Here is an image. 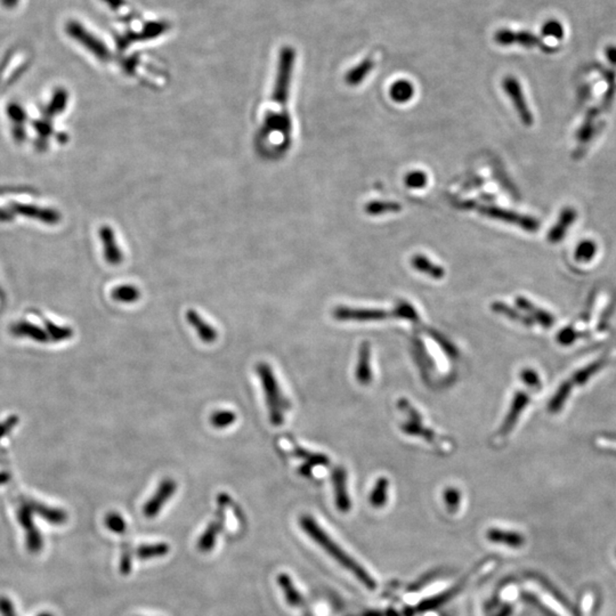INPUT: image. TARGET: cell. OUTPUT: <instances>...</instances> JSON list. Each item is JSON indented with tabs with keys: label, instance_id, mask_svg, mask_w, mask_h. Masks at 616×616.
Listing matches in <instances>:
<instances>
[{
	"label": "cell",
	"instance_id": "cell-20",
	"mask_svg": "<svg viewBox=\"0 0 616 616\" xmlns=\"http://www.w3.org/2000/svg\"><path fill=\"white\" fill-rule=\"evenodd\" d=\"M608 357H603L601 359H596L595 362L590 363L588 366L575 372L572 376L570 381H571L573 386H582V385L586 384L589 381L590 378L593 377L596 373H598L601 368L608 366Z\"/></svg>",
	"mask_w": 616,
	"mask_h": 616
},
{
	"label": "cell",
	"instance_id": "cell-56",
	"mask_svg": "<svg viewBox=\"0 0 616 616\" xmlns=\"http://www.w3.org/2000/svg\"><path fill=\"white\" fill-rule=\"evenodd\" d=\"M112 9H119L124 5V0H104Z\"/></svg>",
	"mask_w": 616,
	"mask_h": 616
},
{
	"label": "cell",
	"instance_id": "cell-8",
	"mask_svg": "<svg viewBox=\"0 0 616 616\" xmlns=\"http://www.w3.org/2000/svg\"><path fill=\"white\" fill-rule=\"evenodd\" d=\"M177 491V483L172 478H166L161 482L153 496L148 499L143 507V513L148 520L155 518L160 513L162 508L167 505L172 496Z\"/></svg>",
	"mask_w": 616,
	"mask_h": 616
},
{
	"label": "cell",
	"instance_id": "cell-34",
	"mask_svg": "<svg viewBox=\"0 0 616 616\" xmlns=\"http://www.w3.org/2000/svg\"><path fill=\"white\" fill-rule=\"evenodd\" d=\"M141 297V291L139 288L131 284H122L112 290V298L119 302L131 304L137 302Z\"/></svg>",
	"mask_w": 616,
	"mask_h": 616
},
{
	"label": "cell",
	"instance_id": "cell-25",
	"mask_svg": "<svg viewBox=\"0 0 616 616\" xmlns=\"http://www.w3.org/2000/svg\"><path fill=\"white\" fill-rule=\"evenodd\" d=\"M373 67H375V62L371 58L363 60L359 65L354 67L353 69L349 70L346 73L345 82H346L347 85L352 86V87L359 85L371 73Z\"/></svg>",
	"mask_w": 616,
	"mask_h": 616
},
{
	"label": "cell",
	"instance_id": "cell-51",
	"mask_svg": "<svg viewBox=\"0 0 616 616\" xmlns=\"http://www.w3.org/2000/svg\"><path fill=\"white\" fill-rule=\"evenodd\" d=\"M0 614L3 616H18L15 606L6 596H0Z\"/></svg>",
	"mask_w": 616,
	"mask_h": 616
},
{
	"label": "cell",
	"instance_id": "cell-37",
	"mask_svg": "<svg viewBox=\"0 0 616 616\" xmlns=\"http://www.w3.org/2000/svg\"><path fill=\"white\" fill-rule=\"evenodd\" d=\"M401 428L408 435L420 436V437L425 438V439L429 442H434L436 439L435 432H432V429L423 427L421 423L409 421V423H403Z\"/></svg>",
	"mask_w": 616,
	"mask_h": 616
},
{
	"label": "cell",
	"instance_id": "cell-55",
	"mask_svg": "<svg viewBox=\"0 0 616 616\" xmlns=\"http://www.w3.org/2000/svg\"><path fill=\"white\" fill-rule=\"evenodd\" d=\"M20 0H0V3L3 5V7L7 9H13L15 8L18 6V4Z\"/></svg>",
	"mask_w": 616,
	"mask_h": 616
},
{
	"label": "cell",
	"instance_id": "cell-14",
	"mask_svg": "<svg viewBox=\"0 0 616 616\" xmlns=\"http://www.w3.org/2000/svg\"><path fill=\"white\" fill-rule=\"evenodd\" d=\"M100 238L102 240L103 249H104V257L105 260L110 265H119L122 263L124 255L121 251L120 247L117 243L115 239V231L112 230L110 226H103L100 229Z\"/></svg>",
	"mask_w": 616,
	"mask_h": 616
},
{
	"label": "cell",
	"instance_id": "cell-12",
	"mask_svg": "<svg viewBox=\"0 0 616 616\" xmlns=\"http://www.w3.org/2000/svg\"><path fill=\"white\" fill-rule=\"evenodd\" d=\"M333 485L335 491V500L337 509L342 513L351 511L352 501L347 487V471L342 466L335 467L333 470Z\"/></svg>",
	"mask_w": 616,
	"mask_h": 616
},
{
	"label": "cell",
	"instance_id": "cell-30",
	"mask_svg": "<svg viewBox=\"0 0 616 616\" xmlns=\"http://www.w3.org/2000/svg\"><path fill=\"white\" fill-rule=\"evenodd\" d=\"M573 385L571 381H564L560 386L558 387L556 393L553 394V397L550 399L548 404V410L551 413H557L559 411L564 408L565 403L567 402L568 397L571 395Z\"/></svg>",
	"mask_w": 616,
	"mask_h": 616
},
{
	"label": "cell",
	"instance_id": "cell-38",
	"mask_svg": "<svg viewBox=\"0 0 616 616\" xmlns=\"http://www.w3.org/2000/svg\"><path fill=\"white\" fill-rule=\"evenodd\" d=\"M236 414L230 410L216 411L210 417V423L214 428L224 429L232 426L236 423Z\"/></svg>",
	"mask_w": 616,
	"mask_h": 616
},
{
	"label": "cell",
	"instance_id": "cell-2",
	"mask_svg": "<svg viewBox=\"0 0 616 616\" xmlns=\"http://www.w3.org/2000/svg\"><path fill=\"white\" fill-rule=\"evenodd\" d=\"M260 383L265 393L266 404L269 409V421L273 426H281L285 420V413L290 409V403L282 393L281 387L273 368L267 363H259L256 368Z\"/></svg>",
	"mask_w": 616,
	"mask_h": 616
},
{
	"label": "cell",
	"instance_id": "cell-44",
	"mask_svg": "<svg viewBox=\"0 0 616 616\" xmlns=\"http://www.w3.org/2000/svg\"><path fill=\"white\" fill-rule=\"evenodd\" d=\"M105 525L110 531L117 534H122L127 530L124 517L118 513H110L105 517Z\"/></svg>",
	"mask_w": 616,
	"mask_h": 616
},
{
	"label": "cell",
	"instance_id": "cell-22",
	"mask_svg": "<svg viewBox=\"0 0 616 616\" xmlns=\"http://www.w3.org/2000/svg\"><path fill=\"white\" fill-rule=\"evenodd\" d=\"M411 264L418 272L428 275L434 280H441L445 276V269L441 265L432 263V260L423 255H416L411 259Z\"/></svg>",
	"mask_w": 616,
	"mask_h": 616
},
{
	"label": "cell",
	"instance_id": "cell-1",
	"mask_svg": "<svg viewBox=\"0 0 616 616\" xmlns=\"http://www.w3.org/2000/svg\"><path fill=\"white\" fill-rule=\"evenodd\" d=\"M300 525L302 531L305 532L306 534L312 540L314 541L317 546H320L331 558L335 559V562L342 565V567L346 568L348 572H351L354 577H357V580L362 583L363 586H366L370 590H375L377 588V583H376L375 579L366 572V570L363 568L362 565H359L353 557L349 556L319 525V522L313 517L309 516V515H302L300 518Z\"/></svg>",
	"mask_w": 616,
	"mask_h": 616
},
{
	"label": "cell",
	"instance_id": "cell-46",
	"mask_svg": "<svg viewBox=\"0 0 616 616\" xmlns=\"http://www.w3.org/2000/svg\"><path fill=\"white\" fill-rule=\"evenodd\" d=\"M520 378H522V383L534 390V392H538V390H541L542 384H541L540 376L533 368H524L520 372Z\"/></svg>",
	"mask_w": 616,
	"mask_h": 616
},
{
	"label": "cell",
	"instance_id": "cell-59",
	"mask_svg": "<svg viewBox=\"0 0 616 616\" xmlns=\"http://www.w3.org/2000/svg\"><path fill=\"white\" fill-rule=\"evenodd\" d=\"M37 616H54L53 614L49 613V612H43V613L38 614Z\"/></svg>",
	"mask_w": 616,
	"mask_h": 616
},
{
	"label": "cell",
	"instance_id": "cell-16",
	"mask_svg": "<svg viewBox=\"0 0 616 616\" xmlns=\"http://www.w3.org/2000/svg\"><path fill=\"white\" fill-rule=\"evenodd\" d=\"M516 305L520 309L525 312L526 314H529L532 320L538 321L539 323L546 329H549L555 324V317L551 313L535 306L531 300H527L525 297H517Z\"/></svg>",
	"mask_w": 616,
	"mask_h": 616
},
{
	"label": "cell",
	"instance_id": "cell-36",
	"mask_svg": "<svg viewBox=\"0 0 616 616\" xmlns=\"http://www.w3.org/2000/svg\"><path fill=\"white\" fill-rule=\"evenodd\" d=\"M597 255V245L592 240H583L575 248L574 257L579 263H589Z\"/></svg>",
	"mask_w": 616,
	"mask_h": 616
},
{
	"label": "cell",
	"instance_id": "cell-42",
	"mask_svg": "<svg viewBox=\"0 0 616 616\" xmlns=\"http://www.w3.org/2000/svg\"><path fill=\"white\" fill-rule=\"evenodd\" d=\"M404 183L409 188L420 190V188L426 186L427 183H428V176H427L426 172H421V170H414L405 176Z\"/></svg>",
	"mask_w": 616,
	"mask_h": 616
},
{
	"label": "cell",
	"instance_id": "cell-17",
	"mask_svg": "<svg viewBox=\"0 0 616 616\" xmlns=\"http://www.w3.org/2000/svg\"><path fill=\"white\" fill-rule=\"evenodd\" d=\"M186 320L191 326H193L199 338L205 344H212L217 339V330L210 326L207 321L203 320V316L197 311L188 309L186 312Z\"/></svg>",
	"mask_w": 616,
	"mask_h": 616
},
{
	"label": "cell",
	"instance_id": "cell-7",
	"mask_svg": "<svg viewBox=\"0 0 616 616\" xmlns=\"http://www.w3.org/2000/svg\"><path fill=\"white\" fill-rule=\"evenodd\" d=\"M496 43L501 46L520 45L526 49H533V47H540L544 49L546 53H551L555 51V49L550 46L544 45V41L535 36V34L527 32V31H520V32H515L513 30L508 29H502L496 32L494 36Z\"/></svg>",
	"mask_w": 616,
	"mask_h": 616
},
{
	"label": "cell",
	"instance_id": "cell-21",
	"mask_svg": "<svg viewBox=\"0 0 616 616\" xmlns=\"http://www.w3.org/2000/svg\"><path fill=\"white\" fill-rule=\"evenodd\" d=\"M278 583L282 591H283L284 596H285V601H287L288 604L293 606V608H300V606L304 605V601H304V597L298 591L296 586L293 584L291 577L288 574H278Z\"/></svg>",
	"mask_w": 616,
	"mask_h": 616
},
{
	"label": "cell",
	"instance_id": "cell-18",
	"mask_svg": "<svg viewBox=\"0 0 616 616\" xmlns=\"http://www.w3.org/2000/svg\"><path fill=\"white\" fill-rule=\"evenodd\" d=\"M487 538L493 544L509 548H520L525 542V538L520 533L509 530L489 529L487 532Z\"/></svg>",
	"mask_w": 616,
	"mask_h": 616
},
{
	"label": "cell",
	"instance_id": "cell-48",
	"mask_svg": "<svg viewBox=\"0 0 616 616\" xmlns=\"http://www.w3.org/2000/svg\"><path fill=\"white\" fill-rule=\"evenodd\" d=\"M7 115L15 122V124H20V126L27 119L25 110L22 109V106L18 105V104H8V106H7Z\"/></svg>",
	"mask_w": 616,
	"mask_h": 616
},
{
	"label": "cell",
	"instance_id": "cell-4",
	"mask_svg": "<svg viewBox=\"0 0 616 616\" xmlns=\"http://www.w3.org/2000/svg\"><path fill=\"white\" fill-rule=\"evenodd\" d=\"M480 214L492 219L516 225L526 232L534 233L540 230V222L532 216H526L508 209L499 208L496 205H483L480 207Z\"/></svg>",
	"mask_w": 616,
	"mask_h": 616
},
{
	"label": "cell",
	"instance_id": "cell-45",
	"mask_svg": "<svg viewBox=\"0 0 616 616\" xmlns=\"http://www.w3.org/2000/svg\"><path fill=\"white\" fill-rule=\"evenodd\" d=\"M443 499H444L447 509L451 513H456L459 509L460 502H461V493H460L459 489H456V487H447L443 493Z\"/></svg>",
	"mask_w": 616,
	"mask_h": 616
},
{
	"label": "cell",
	"instance_id": "cell-13",
	"mask_svg": "<svg viewBox=\"0 0 616 616\" xmlns=\"http://www.w3.org/2000/svg\"><path fill=\"white\" fill-rule=\"evenodd\" d=\"M530 402H531V397L526 392H517L515 394L511 409L508 411L505 421L502 423L501 428L499 430L500 435H508L513 430V427L520 419V414L522 413V411L525 410Z\"/></svg>",
	"mask_w": 616,
	"mask_h": 616
},
{
	"label": "cell",
	"instance_id": "cell-58",
	"mask_svg": "<svg viewBox=\"0 0 616 616\" xmlns=\"http://www.w3.org/2000/svg\"><path fill=\"white\" fill-rule=\"evenodd\" d=\"M9 480V475L7 473H0V485L6 484Z\"/></svg>",
	"mask_w": 616,
	"mask_h": 616
},
{
	"label": "cell",
	"instance_id": "cell-10",
	"mask_svg": "<svg viewBox=\"0 0 616 616\" xmlns=\"http://www.w3.org/2000/svg\"><path fill=\"white\" fill-rule=\"evenodd\" d=\"M218 513L214 520L209 522L207 529L203 531V535L198 540L197 547L203 553H208L214 549L217 542L218 535L223 532L225 526V505L222 499L218 496Z\"/></svg>",
	"mask_w": 616,
	"mask_h": 616
},
{
	"label": "cell",
	"instance_id": "cell-5",
	"mask_svg": "<svg viewBox=\"0 0 616 616\" xmlns=\"http://www.w3.org/2000/svg\"><path fill=\"white\" fill-rule=\"evenodd\" d=\"M67 34L72 39L77 40L80 45L93 53L96 58L102 60H108L110 58L109 49L106 46L97 39L94 34H91L85 27H82L79 22L70 21L67 25Z\"/></svg>",
	"mask_w": 616,
	"mask_h": 616
},
{
	"label": "cell",
	"instance_id": "cell-40",
	"mask_svg": "<svg viewBox=\"0 0 616 616\" xmlns=\"http://www.w3.org/2000/svg\"><path fill=\"white\" fill-rule=\"evenodd\" d=\"M392 312H393V317L405 319V320L412 321V322H419V314H418L417 309L411 305L410 302L402 300Z\"/></svg>",
	"mask_w": 616,
	"mask_h": 616
},
{
	"label": "cell",
	"instance_id": "cell-28",
	"mask_svg": "<svg viewBox=\"0 0 616 616\" xmlns=\"http://www.w3.org/2000/svg\"><path fill=\"white\" fill-rule=\"evenodd\" d=\"M413 95V84L409 80H405V79L397 80V82H394L393 85L390 86V96L394 102L399 103V104L408 103L409 101L412 100Z\"/></svg>",
	"mask_w": 616,
	"mask_h": 616
},
{
	"label": "cell",
	"instance_id": "cell-26",
	"mask_svg": "<svg viewBox=\"0 0 616 616\" xmlns=\"http://www.w3.org/2000/svg\"><path fill=\"white\" fill-rule=\"evenodd\" d=\"M16 212L27 216V217L36 218L39 221L45 222V223L54 224L60 219L58 212L51 209L39 208V207H32V205H18Z\"/></svg>",
	"mask_w": 616,
	"mask_h": 616
},
{
	"label": "cell",
	"instance_id": "cell-43",
	"mask_svg": "<svg viewBox=\"0 0 616 616\" xmlns=\"http://www.w3.org/2000/svg\"><path fill=\"white\" fill-rule=\"evenodd\" d=\"M542 36L555 40H562L565 36L564 27L557 20H549L542 27Z\"/></svg>",
	"mask_w": 616,
	"mask_h": 616
},
{
	"label": "cell",
	"instance_id": "cell-35",
	"mask_svg": "<svg viewBox=\"0 0 616 616\" xmlns=\"http://www.w3.org/2000/svg\"><path fill=\"white\" fill-rule=\"evenodd\" d=\"M364 210L370 216H381L390 212H399L402 210V205L395 201H371L366 205Z\"/></svg>",
	"mask_w": 616,
	"mask_h": 616
},
{
	"label": "cell",
	"instance_id": "cell-24",
	"mask_svg": "<svg viewBox=\"0 0 616 616\" xmlns=\"http://www.w3.org/2000/svg\"><path fill=\"white\" fill-rule=\"evenodd\" d=\"M13 335L18 337H27L34 339L36 342H46L49 340V335L39 326H34L30 322H18L11 328Z\"/></svg>",
	"mask_w": 616,
	"mask_h": 616
},
{
	"label": "cell",
	"instance_id": "cell-53",
	"mask_svg": "<svg viewBox=\"0 0 616 616\" xmlns=\"http://www.w3.org/2000/svg\"><path fill=\"white\" fill-rule=\"evenodd\" d=\"M18 423V417H11L5 423H0V439L6 435L7 432H11Z\"/></svg>",
	"mask_w": 616,
	"mask_h": 616
},
{
	"label": "cell",
	"instance_id": "cell-41",
	"mask_svg": "<svg viewBox=\"0 0 616 616\" xmlns=\"http://www.w3.org/2000/svg\"><path fill=\"white\" fill-rule=\"evenodd\" d=\"M45 324L47 328V335L55 342H62L72 337V330L67 326H56L51 321H46Z\"/></svg>",
	"mask_w": 616,
	"mask_h": 616
},
{
	"label": "cell",
	"instance_id": "cell-49",
	"mask_svg": "<svg viewBox=\"0 0 616 616\" xmlns=\"http://www.w3.org/2000/svg\"><path fill=\"white\" fill-rule=\"evenodd\" d=\"M430 335H432V338L435 339L437 344H439V346L443 348V351H444L449 357H458V351H456V347H454V345L451 344L445 337L438 335L437 333H432Z\"/></svg>",
	"mask_w": 616,
	"mask_h": 616
},
{
	"label": "cell",
	"instance_id": "cell-47",
	"mask_svg": "<svg viewBox=\"0 0 616 616\" xmlns=\"http://www.w3.org/2000/svg\"><path fill=\"white\" fill-rule=\"evenodd\" d=\"M582 337L580 333H577V330L574 329L573 326H566L564 329L559 331L556 339L559 344L563 346H570L577 342V339Z\"/></svg>",
	"mask_w": 616,
	"mask_h": 616
},
{
	"label": "cell",
	"instance_id": "cell-3",
	"mask_svg": "<svg viewBox=\"0 0 616 616\" xmlns=\"http://www.w3.org/2000/svg\"><path fill=\"white\" fill-rule=\"evenodd\" d=\"M296 60V51L290 46H285L280 51L278 56V75L273 91V102L281 108L283 113H289L287 110L288 98L290 91L291 76L293 65Z\"/></svg>",
	"mask_w": 616,
	"mask_h": 616
},
{
	"label": "cell",
	"instance_id": "cell-33",
	"mask_svg": "<svg viewBox=\"0 0 616 616\" xmlns=\"http://www.w3.org/2000/svg\"><path fill=\"white\" fill-rule=\"evenodd\" d=\"M388 489H390V482L386 477H380L377 480L371 494H370V503L372 507L383 508L386 505L387 499H388Z\"/></svg>",
	"mask_w": 616,
	"mask_h": 616
},
{
	"label": "cell",
	"instance_id": "cell-39",
	"mask_svg": "<svg viewBox=\"0 0 616 616\" xmlns=\"http://www.w3.org/2000/svg\"><path fill=\"white\" fill-rule=\"evenodd\" d=\"M68 93L64 89H58L55 91L54 96L51 98L47 108V115L54 117V115H60V112H63L67 108Z\"/></svg>",
	"mask_w": 616,
	"mask_h": 616
},
{
	"label": "cell",
	"instance_id": "cell-27",
	"mask_svg": "<svg viewBox=\"0 0 616 616\" xmlns=\"http://www.w3.org/2000/svg\"><path fill=\"white\" fill-rule=\"evenodd\" d=\"M491 309L494 313H496V314L503 315V316L508 317L509 320L520 322V323L524 324V326H531L534 324V321L532 320L529 315L522 314L518 309L511 307L506 302H493L492 305H491Z\"/></svg>",
	"mask_w": 616,
	"mask_h": 616
},
{
	"label": "cell",
	"instance_id": "cell-50",
	"mask_svg": "<svg viewBox=\"0 0 616 616\" xmlns=\"http://www.w3.org/2000/svg\"><path fill=\"white\" fill-rule=\"evenodd\" d=\"M399 408L401 410L404 411L406 413L410 416L411 420L410 421H413V423H421V416L418 413V411L410 404L408 399H402L399 401Z\"/></svg>",
	"mask_w": 616,
	"mask_h": 616
},
{
	"label": "cell",
	"instance_id": "cell-57",
	"mask_svg": "<svg viewBox=\"0 0 616 616\" xmlns=\"http://www.w3.org/2000/svg\"><path fill=\"white\" fill-rule=\"evenodd\" d=\"M511 614H513V606H511V605H506L505 608H502V610L494 616H511Z\"/></svg>",
	"mask_w": 616,
	"mask_h": 616
},
{
	"label": "cell",
	"instance_id": "cell-29",
	"mask_svg": "<svg viewBox=\"0 0 616 616\" xmlns=\"http://www.w3.org/2000/svg\"><path fill=\"white\" fill-rule=\"evenodd\" d=\"M167 27H168V25L166 23H163V22H153L151 25H148L137 36H126L124 38H122L120 41L121 47L124 49L126 46L129 45L131 41H136V40L139 39H152V38L160 36L161 34H163V31L167 30Z\"/></svg>",
	"mask_w": 616,
	"mask_h": 616
},
{
	"label": "cell",
	"instance_id": "cell-23",
	"mask_svg": "<svg viewBox=\"0 0 616 616\" xmlns=\"http://www.w3.org/2000/svg\"><path fill=\"white\" fill-rule=\"evenodd\" d=\"M27 503L30 506L31 509L34 513H38L39 516L43 517L44 520L55 524V525H60L63 522H67V513L58 508H51L49 506L41 505L39 502L34 501V500H27Z\"/></svg>",
	"mask_w": 616,
	"mask_h": 616
},
{
	"label": "cell",
	"instance_id": "cell-11",
	"mask_svg": "<svg viewBox=\"0 0 616 616\" xmlns=\"http://www.w3.org/2000/svg\"><path fill=\"white\" fill-rule=\"evenodd\" d=\"M18 518L27 533V547L31 553H36L43 548V539L39 531L36 529L32 520V511L27 501L23 502L18 509Z\"/></svg>",
	"mask_w": 616,
	"mask_h": 616
},
{
	"label": "cell",
	"instance_id": "cell-19",
	"mask_svg": "<svg viewBox=\"0 0 616 616\" xmlns=\"http://www.w3.org/2000/svg\"><path fill=\"white\" fill-rule=\"evenodd\" d=\"M371 346L368 342H363L359 347V363H357L355 377L361 385H368L372 381L371 364Z\"/></svg>",
	"mask_w": 616,
	"mask_h": 616
},
{
	"label": "cell",
	"instance_id": "cell-6",
	"mask_svg": "<svg viewBox=\"0 0 616 616\" xmlns=\"http://www.w3.org/2000/svg\"><path fill=\"white\" fill-rule=\"evenodd\" d=\"M502 87L508 97L513 101V106L518 113L520 120L522 124L530 127L534 122V118L532 115L531 109L527 105V102L525 100V95L522 91V85L515 77L507 76L502 82Z\"/></svg>",
	"mask_w": 616,
	"mask_h": 616
},
{
	"label": "cell",
	"instance_id": "cell-32",
	"mask_svg": "<svg viewBox=\"0 0 616 616\" xmlns=\"http://www.w3.org/2000/svg\"><path fill=\"white\" fill-rule=\"evenodd\" d=\"M293 454L300 458V459L305 460L304 465L309 466L312 468L315 467V466H328L330 463V459L328 456L322 454L309 452V451L302 449L296 443H293Z\"/></svg>",
	"mask_w": 616,
	"mask_h": 616
},
{
	"label": "cell",
	"instance_id": "cell-52",
	"mask_svg": "<svg viewBox=\"0 0 616 616\" xmlns=\"http://www.w3.org/2000/svg\"><path fill=\"white\" fill-rule=\"evenodd\" d=\"M34 128H36L37 131L43 139H47L51 135V124L46 120L37 121L36 124H34Z\"/></svg>",
	"mask_w": 616,
	"mask_h": 616
},
{
	"label": "cell",
	"instance_id": "cell-9",
	"mask_svg": "<svg viewBox=\"0 0 616 616\" xmlns=\"http://www.w3.org/2000/svg\"><path fill=\"white\" fill-rule=\"evenodd\" d=\"M333 317L338 321H381L388 317H393V312L384 309H373V308H352L340 306L333 311Z\"/></svg>",
	"mask_w": 616,
	"mask_h": 616
},
{
	"label": "cell",
	"instance_id": "cell-15",
	"mask_svg": "<svg viewBox=\"0 0 616 616\" xmlns=\"http://www.w3.org/2000/svg\"><path fill=\"white\" fill-rule=\"evenodd\" d=\"M577 212L575 209L567 207L563 209L562 212L559 214L558 221L551 227V230L548 233L547 239L550 243H559L564 239L566 233L570 230L572 224L577 221Z\"/></svg>",
	"mask_w": 616,
	"mask_h": 616
},
{
	"label": "cell",
	"instance_id": "cell-54",
	"mask_svg": "<svg viewBox=\"0 0 616 616\" xmlns=\"http://www.w3.org/2000/svg\"><path fill=\"white\" fill-rule=\"evenodd\" d=\"M606 56H608L610 63L616 67V46H608L606 49Z\"/></svg>",
	"mask_w": 616,
	"mask_h": 616
},
{
	"label": "cell",
	"instance_id": "cell-31",
	"mask_svg": "<svg viewBox=\"0 0 616 616\" xmlns=\"http://www.w3.org/2000/svg\"><path fill=\"white\" fill-rule=\"evenodd\" d=\"M169 544L159 542V544H142L136 550V556L142 560L146 559L159 558L166 556L169 553Z\"/></svg>",
	"mask_w": 616,
	"mask_h": 616
}]
</instances>
